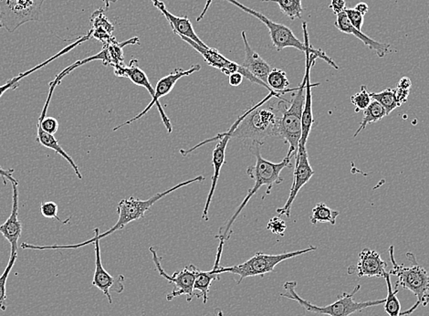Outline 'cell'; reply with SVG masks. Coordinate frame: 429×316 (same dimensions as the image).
<instances>
[{
    "instance_id": "6da1fadb",
    "label": "cell",
    "mask_w": 429,
    "mask_h": 316,
    "mask_svg": "<svg viewBox=\"0 0 429 316\" xmlns=\"http://www.w3.org/2000/svg\"><path fill=\"white\" fill-rule=\"evenodd\" d=\"M280 93L270 92L264 99L247 110L246 116L235 129L232 138L250 140L264 144L270 137H278L280 119L290 102Z\"/></svg>"
},
{
    "instance_id": "7a4b0ae2",
    "label": "cell",
    "mask_w": 429,
    "mask_h": 316,
    "mask_svg": "<svg viewBox=\"0 0 429 316\" xmlns=\"http://www.w3.org/2000/svg\"><path fill=\"white\" fill-rule=\"evenodd\" d=\"M261 146V144L256 142H253L252 146H250V151L252 152L256 158V164L247 167V174L250 179L254 180V186L247 192L246 198H244L243 203L238 206L234 215L229 219L226 227L220 228L219 234L217 235L219 240H223V242H226L231 238L232 225L234 224L236 219H237L238 217L243 212L245 207L249 203L250 198L261 189V186H268L266 195L270 194L274 185H279V184L282 182L280 173H282L284 168L292 167V159L294 156L287 155L285 158L282 162H280V163H273V162L266 160L265 158H262Z\"/></svg>"
},
{
    "instance_id": "3957f363",
    "label": "cell",
    "mask_w": 429,
    "mask_h": 316,
    "mask_svg": "<svg viewBox=\"0 0 429 316\" xmlns=\"http://www.w3.org/2000/svg\"><path fill=\"white\" fill-rule=\"evenodd\" d=\"M394 249V246L389 247L388 252L393 266L389 275L398 278L395 288L407 289L416 297L415 305L410 307L409 310L400 312V316H409L412 315L419 306L427 307L428 305L429 275L427 270L419 266L416 255L412 252L407 254V258L410 261V266L398 264L395 261Z\"/></svg>"
},
{
    "instance_id": "277c9868",
    "label": "cell",
    "mask_w": 429,
    "mask_h": 316,
    "mask_svg": "<svg viewBox=\"0 0 429 316\" xmlns=\"http://www.w3.org/2000/svg\"><path fill=\"white\" fill-rule=\"evenodd\" d=\"M297 282H286L283 284L285 293L280 294V296L288 298L290 300L295 301L307 312L313 314L328 315V316H350L355 312H361L362 310L369 308V307L379 306L383 305L386 299L367 301V302H355L353 296L360 291L361 285H356L352 293H343L337 297V300L332 305L325 307L316 306L310 303L309 301L304 299L296 291Z\"/></svg>"
},
{
    "instance_id": "5b68a950",
    "label": "cell",
    "mask_w": 429,
    "mask_h": 316,
    "mask_svg": "<svg viewBox=\"0 0 429 316\" xmlns=\"http://www.w3.org/2000/svg\"><path fill=\"white\" fill-rule=\"evenodd\" d=\"M232 5H235L236 7L240 8L241 11L246 12V13L252 15V16L257 18L259 20H261L270 32V36L271 41L274 47L276 48L278 51L286 49V48H294L299 50L303 51V53L315 54L318 58L323 60L329 65H331L332 68L339 70V66L336 64L330 57L326 55L325 51L322 50L314 49L312 45L310 44L309 39H308L306 22H304L303 28L304 31L305 41L304 43L301 42L292 32V29L288 27L283 25V24L276 23L274 21L271 20L268 18L264 16L261 12L252 10V8L246 7L241 3L237 1V0H226Z\"/></svg>"
},
{
    "instance_id": "8992f818",
    "label": "cell",
    "mask_w": 429,
    "mask_h": 316,
    "mask_svg": "<svg viewBox=\"0 0 429 316\" xmlns=\"http://www.w3.org/2000/svg\"><path fill=\"white\" fill-rule=\"evenodd\" d=\"M203 180H205L203 176L196 177L195 179L177 184V185L168 189V191L154 195L153 197L148 198L147 200H138V198H135V197L121 200L117 207V213L118 215H119V219H118L116 224L114 225L113 228H111L110 230L105 231V233L102 234L100 233L99 239L102 240V238L107 237L109 235L116 233L118 231L123 230L127 224H131L132 221H138L139 219L144 218L148 210H149L157 201L171 194L172 192L184 188V186H189L190 184L203 181Z\"/></svg>"
},
{
    "instance_id": "52a82bcc",
    "label": "cell",
    "mask_w": 429,
    "mask_h": 316,
    "mask_svg": "<svg viewBox=\"0 0 429 316\" xmlns=\"http://www.w3.org/2000/svg\"><path fill=\"white\" fill-rule=\"evenodd\" d=\"M316 247L310 246L307 249L285 252V254H266L264 252H256L253 257L245 261V263L231 267H219L217 273L219 275H222V273H229L240 276V280L238 281V284H240L247 277L262 276L273 273L275 267L282 261L308 254V252L316 251Z\"/></svg>"
},
{
    "instance_id": "ba28073f",
    "label": "cell",
    "mask_w": 429,
    "mask_h": 316,
    "mask_svg": "<svg viewBox=\"0 0 429 316\" xmlns=\"http://www.w3.org/2000/svg\"><path fill=\"white\" fill-rule=\"evenodd\" d=\"M305 85L306 77L298 87L292 100L290 102L289 107L280 119L279 134L278 137L282 138L284 142L289 144V151L287 155L297 156L299 144L301 137V121L305 102Z\"/></svg>"
},
{
    "instance_id": "9c48e42d",
    "label": "cell",
    "mask_w": 429,
    "mask_h": 316,
    "mask_svg": "<svg viewBox=\"0 0 429 316\" xmlns=\"http://www.w3.org/2000/svg\"><path fill=\"white\" fill-rule=\"evenodd\" d=\"M100 230L98 228H95V237L93 239L87 240V242L79 243L76 245H53V246H36L29 245V243L23 242L20 245L21 249H36V251H44V249H79L81 247H84L90 243H95V272L93 275V285L98 288L100 291H102V294L107 297L108 302L111 305L113 303V299L111 296V289L117 286L118 289L122 293L123 290V277L120 275L117 279L114 278L110 273L107 272L102 266V258H101V249H100V240L99 239Z\"/></svg>"
},
{
    "instance_id": "30bf717a",
    "label": "cell",
    "mask_w": 429,
    "mask_h": 316,
    "mask_svg": "<svg viewBox=\"0 0 429 316\" xmlns=\"http://www.w3.org/2000/svg\"><path fill=\"white\" fill-rule=\"evenodd\" d=\"M45 0H0V29L10 33L24 24L39 21Z\"/></svg>"
},
{
    "instance_id": "8fae6325",
    "label": "cell",
    "mask_w": 429,
    "mask_h": 316,
    "mask_svg": "<svg viewBox=\"0 0 429 316\" xmlns=\"http://www.w3.org/2000/svg\"><path fill=\"white\" fill-rule=\"evenodd\" d=\"M247 113V110L243 114V116L238 117V118L236 120L233 125H231V128H229L228 131L224 132V133L219 134L217 135V137L205 140L203 142L196 144V146H193L192 149L189 150H180L181 155L183 156H187L189 155V153H191L193 151H195V150L199 149V147L203 146L205 144L208 143L214 142V141L219 140V143L217 144L216 147H214L213 151L212 165L214 167V173L212 179H211L210 193L207 195V202L205 204L203 213H202V219H203L205 221H208V210H210V204L212 202L214 191H216L217 184V181H219L220 176V171H222L223 165L225 164L226 146H228L229 141L231 139L232 134H233L235 129L237 128L238 125H240V123L243 121L244 117L246 116Z\"/></svg>"
},
{
    "instance_id": "7c38bea8",
    "label": "cell",
    "mask_w": 429,
    "mask_h": 316,
    "mask_svg": "<svg viewBox=\"0 0 429 316\" xmlns=\"http://www.w3.org/2000/svg\"><path fill=\"white\" fill-rule=\"evenodd\" d=\"M201 70V65L196 64L193 65L191 68L189 69V70H184V69L177 68L175 69L173 71L171 72L170 74L166 75V76L161 78L159 80V82L157 83L156 87L155 89V96L151 101L150 104L147 105L146 109L137 114V116H135L134 118L130 119L129 121L121 123V125L116 126V128H114V131H117L118 129L123 128V126L131 125L132 123L137 121V120L142 118L144 116L149 112L154 105L156 104L157 109H158V112L160 114V116H161V119L163 123L165 126V128L168 129V134H171L172 131H173V126H172V123L170 120H169L168 116H166L164 109L160 104L159 99L161 97H164V96L168 95V93L172 92V90L174 89L176 83L181 79V78L185 76H189L195 72Z\"/></svg>"
},
{
    "instance_id": "4fadbf2b",
    "label": "cell",
    "mask_w": 429,
    "mask_h": 316,
    "mask_svg": "<svg viewBox=\"0 0 429 316\" xmlns=\"http://www.w3.org/2000/svg\"><path fill=\"white\" fill-rule=\"evenodd\" d=\"M149 251L152 254L153 261L156 269L159 275L168 280L170 284H174L175 287L170 294L166 296L168 302L174 300L176 297L186 296L187 303L191 302L193 298L196 296L194 293V285L196 281V270L198 269L195 266H189L184 268L181 272L175 273L173 275H168L165 273L161 264V258L157 255V252L154 247H150Z\"/></svg>"
},
{
    "instance_id": "5bb4252c",
    "label": "cell",
    "mask_w": 429,
    "mask_h": 316,
    "mask_svg": "<svg viewBox=\"0 0 429 316\" xmlns=\"http://www.w3.org/2000/svg\"><path fill=\"white\" fill-rule=\"evenodd\" d=\"M184 41H186L187 44H189L190 46L198 51V53H200L202 57H203L205 62L207 63L208 65L211 66L214 69H217L220 71L223 72V74L228 75L235 74V72H240V74L243 75L244 78H246L247 81H250V83L259 84V85L264 86V88L268 90L270 92H276L270 88V86H268L267 84L262 83L261 80L257 79L256 77H254L252 74L246 69L243 67V65L238 64L237 62H232L231 60L226 59L225 56H223L222 53H219V50L214 49V48L210 47H203L200 46V45L196 43L194 41L190 40V39L185 37L183 35H178Z\"/></svg>"
},
{
    "instance_id": "9a60e30c",
    "label": "cell",
    "mask_w": 429,
    "mask_h": 316,
    "mask_svg": "<svg viewBox=\"0 0 429 316\" xmlns=\"http://www.w3.org/2000/svg\"><path fill=\"white\" fill-rule=\"evenodd\" d=\"M295 160L293 183L288 200H287V202L282 207H280V209L276 210L278 214L280 216L285 215L288 218L291 217L292 204L294 202L299 191L310 181V179H312L314 174L312 165H311L309 162L307 149L298 151L297 156H295Z\"/></svg>"
},
{
    "instance_id": "2e32d148",
    "label": "cell",
    "mask_w": 429,
    "mask_h": 316,
    "mask_svg": "<svg viewBox=\"0 0 429 316\" xmlns=\"http://www.w3.org/2000/svg\"><path fill=\"white\" fill-rule=\"evenodd\" d=\"M316 59L318 57L315 54L307 53H306V70H305L304 76L306 77V85H305V102L303 112V121H301V137L300 144H299L298 151L301 150L306 149V144L308 138L312 130L313 125L314 123L313 114V87L320 85V83L312 84L311 83V70L315 63Z\"/></svg>"
},
{
    "instance_id": "e0dca14e",
    "label": "cell",
    "mask_w": 429,
    "mask_h": 316,
    "mask_svg": "<svg viewBox=\"0 0 429 316\" xmlns=\"http://www.w3.org/2000/svg\"><path fill=\"white\" fill-rule=\"evenodd\" d=\"M388 263L382 260L377 252L372 251L370 249H364L359 254V261L355 267H349L348 273H358V277H377L383 278L386 276Z\"/></svg>"
},
{
    "instance_id": "ac0fdd59",
    "label": "cell",
    "mask_w": 429,
    "mask_h": 316,
    "mask_svg": "<svg viewBox=\"0 0 429 316\" xmlns=\"http://www.w3.org/2000/svg\"><path fill=\"white\" fill-rule=\"evenodd\" d=\"M12 184V209L11 216L0 226V233L11 243V254H18V242L22 233V224L19 219V191L17 184Z\"/></svg>"
},
{
    "instance_id": "d6986e66",
    "label": "cell",
    "mask_w": 429,
    "mask_h": 316,
    "mask_svg": "<svg viewBox=\"0 0 429 316\" xmlns=\"http://www.w3.org/2000/svg\"><path fill=\"white\" fill-rule=\"evenodd\" d=\"M335 28L343 33L346 34L353 35L355 37L359 39L365 46L369 48L370 50H374L376 55L379 58H383L386 54L391 53V45L388 43H381V42L374 41L373 39L368 37L362 31H358L355 27L350 23L346 12H343L336 16V20L334 22Z\"/></svg>"
},
{
    "instance_id": "ffe728a7",
    "label": "cell",
    "mask_w": 429,
    "mask_h": 316,
    "mask_svg": "<svg viewBox=\"0 0 429 316\" xmlns=\"http://www.w3.org/2000/svg\"><path fill=\"white\" fill-rule=\"evenodd\" d=\"M243 40L244 42L245 60L243 63V67L249 71L250 74L256 77L257 79L261 80L262 83L267 84L268 74L273 68L259 53H257L250 46L249 41H247L246 32H241Z\"/></svg>"
},
{
    "instance_id": "44dd1931",
    "label": "cell",
    "mask_w": 429,
    "mask_h": 316,
    "mask_svg": "<svg viewBox=\"0 0 429 316\" xmlns=\"http://www.w3.org/2000/svg\"><path fill=\"white\" fill-rule=\"evenodd\" d=\"M151 1H152L154 6H155L156 8H158L159 11L164 15L166 20L170 24L172 31H173L175 34L185 36V37L194 41L196 43L200 45V46L207 47V45H205L204 42L198 37V35H196L189 17L175 16L171 12H169L168 8H165L164 3L160 1V0H151Z\"/></svg>"
},
{
    "instance_id": "7402d4cb",
    "label": "cell",
    "mask_w": 429,
    "mask_h": 316,
    "mask_svg": "<svg viewBox=\"0 0 429 316\" xmlns=\"http://www.w3.org/2000/svg\"><path fill=\"white\" fill-rule=\"evenodd\" d=\"M90 38H92V32H89L88 33H87V34L81 36V37H79L78 39H76L74 42H72V44H69L68 45V46H66L64 49L60 50V53L55 54V55L51 57V58L48 59L47 61L41 63V64L35 66L34 68L30 69V70L29 71H27L25 72H21V74L18 75L17 77L12 78V79L8 81L7 83H5L4 85L0 86V98L2 97L3 95H4L5 92L10 91V90H15L18 88V87H19L20 85V81L22 80L23 78L29 76V75L33 74V72L38 71L39 70V69L44 67V66L49 64V63L53 62L54 60L58 59L60 56L64 55V54L68 53L69 51H71L74 50V48L79 46V45H81V43H83V42L90 40Z\"/></svg>"
},
{
    "instance_id": "603a6c76",
    "label": "cell",
    "mask_w": 429,
    "mask_h": 316,
    "mask_svg": "<svg viewBox=\"0 0 429 316\" xmlns=\"http://www.w3.org/2000/svg\"><path fill=\"white\" fill-rule=\"evenodd\" d=\"M114 68V74L117 77H127L132 83L137 84L138 86L144 87L150 93V95L155 96V89L153 88L152 84L148 80L147 75L142 69L139 68L137 60H132L128 66L123 64L113 65Z\"/></svg>"
},
{
    "instance_id": "cb8c5ba5",
    "label": "cell",
    "mask_w": 429,
    "mask_h": 316,
    "mask_svg": "<svg viewBox=\"0 0 429 316\" xmlns=\"http://www.w3.org/2000/svg\"><path fill=\"white\" fill-rule=\"evenodd\" d=\"M37 141L42 146L53 150L56 153H59L60 156H62V158L71 165V167L74 168L78 179H83V176H81L80 170H79L78 165L75 163L74 158H72L71 156H69L68 153L60 146L58 140L54 137L53 135L46 133V132L42 130V128L39 125H37Z\"/></svg>"
},
{
    "instance_id": "d4e9b609",
    "label": "cell",
    "mask_w": 429,
    "mask_h": 316,
    "mask_svg": "<svg viewBox=\"0 0 429 316\" xmlns=\"http://www.w3.org/2000/svg\"><path fill=\"white\" fill-rule=\"evenodd\" d=\"M216 269L207 270V272H202L196 269V281L194 285V291H198L200 297L203 298V303L205 305L208 299V293L211 284L214 281H219L220 275H217Z\"/></svg>"
},
{
    "instance_id": "484cf974",
    "label": "cell",
    "mask_w": 429,
    "mask_h": 316,
    "mask_svg": "<svg viewBox=\"0 0 429 316\" xmlns=\"http://www.w3.org/2000/svg\"><path fill=\"white\" fill-rule=\"evenodd\" d=\"M388 116L386 112L385 108L379 104V102L372 101L369 107L367 109L364 110V117H362L360 125L358 130H356L353 137H358L364 129L367 128L368 125L372 123L379 122L383 117Z\"/></svg>"
},
{
    "instance_id": "4316f807",
    "label": "cell",
    "mask_w": 429,
    "mask_h": 316,
    "mask_svg": "<svg viewBox=\"0 0 429 316\" xmlns=\"http://www.w3.org/2000/svg\"><path fill=\"white\" fill-rule=\"evenodd\" d=\"M268 85L271 90L279 92L280 95H285L287 92H296L297 88L288 89L290 82L287 78L286 72L280 69H273L268 74L267 79Z\"/></svg>"
},
{
    "instance_id": "83f0119b",
    "label": "cell",
    "mask_w": 429,
    "mask_h": 316,
    "mask_svg": "<svg viewBox=\"0 0 429 316\" xmlns=\"http://www.w3.org/2000/svg\"><path fill=\"white\" fill-rule=\"evenodd\" d=\"M339 215L340 212L337 210L332 209L325 203H319L313 207V215L311 217L310 221L313 224H330L331 225H335Z\"/></svg>"
},
{
    "instance_id": "f1b7e54d",
    "label": "cell",
    "mask_w": 429,
    "mask_h": 316,
    "mask_svg": "<svg viewBox=\"0 0 429 316\" xmlns=\"http://www.w3.org/2000/svg\"><path fill=\"white\" fill-rule=\"evenodd\" d=\"M391 275L389 273H386V276L383 277L388 285V296L386 298V302L383 303L385 305V311L389 316H400L401 312V305L400 300L397 298V294L400 293V289L395 288V291H393L392 282L390 280Z\"/></svg>"
},
{
    "instance_id": "f546056e",
    "label": "cell",
    "mask_w": 429,
    "mask_h": 316,
    "mask_svg": "<svg viewBox=\"0 0 429 316\" xmlns=\"http://www.w3.org/2000/svg\"><path fill=\"white\" fill-rule=\"evenodd\" d=\"M262 2H275L290 20H301L303 17L304 8L301 0H261Z\"/></svg>"
},
{
    "instance_id": "4dcf8cb0",
    "label": "cell",
    "mask_w": 429,
    "mask_h": 316,
    "mask_svg": "<svg viewBox=\"0 0 429 316\" xmlns=\"http://www.w3.org/2000/svg\"><path fill=\"white\" fill-rule=\"evenodd\" d=\"M372 100L379 102L386 109V114H390L397 107H400L395 98V89H386L380 92H370Z\"/></svg>"
},
{
    "instance_id": "1f68e13d",
    "label": "cell",
    "mask_w": 429,
    "mask_h": 316,
    "mask_svg": "<svg viewBox=\"0 0 429 316\" xmlns=\"http://www.w3.org/2000/svg\"><path fill=\"white\" fill-rule=\"evenodd\" d=\"M17 259L18 254H11L10 261H8V266L6 267L4 273L0 275V309H1L2 311H6V309H7V303H6V300H7L6 284H7L8 275H10L15 263H16Z\"/></svg>"
},
{
    "instance_id": "d6a6232c",
    "label": "cell",
    "mask_w": 429,
    "mask_h": 316,
    "mask_svg": "<svg viewBox=\"0 0 429 316\" xmlns=\"http://www.w3.org/2000/svg\"><path fill=\"white\" fill-rule=\"evenodd\" d=\"M351 102L353 107H355V112H360L367 109L372 102V97L370 92L367 91V87L362 85L361 87V91L355 93L351 97Z\"/></svg>"
},
{
    "instance_id": "836d02e7",
    "label": "cell",
    "mask_w": 429,
    "mask_h": 316,
    "mask_svg": "<svg viewBox=\"0 0 429 316\" xmlns=\"http://www.w3.org/2000/svg\"><path fill=\"white\" fill-rule=\"evenodd\" d=\"M59 207L53 201H47L42 202L41 205V212L44 218L55 219L57 221H60L58 217Z\"/></svg>"
},
{
    "instance_id": "e575fe53",
    "label": "cell",
    "mask_w": 429,
    "mask_h": 316,
    "mask_svg": "<svg viewBox=\"0 0 429 316\" xmlns=\"http://www.w3.org/2000/svg\"><path fill=\"white\" fill-rule=\"evenodd\" d=\"M287 228L286 222L280 217H273L270 219L267 225V230L271 233L284 236Z\"/></svg>"
},
{
    "instance_id": "d590c367",
    "label": "cell",
    "mask_w": 429,
    "mask_h": 316,
    "mask_svg": "<svg viewBox=\"0 0 429 316\" xmlns=\"http://www.w3.org/2000/svg\"><path fill=\"white\" fill-rule=\"evenodd\" d=\"M38 125L41 126L42 130L48 134L53 135L58 132L59 122L54 117H45L43 120L39 119Z\"/></svg>"
},
{
    "instance_id": "8d00e7d4",
    "label": "cell",
    "mask_w": 429,
    "mask_h": 316,
    "mask_svg": "<svg viewBox=\"0 0 429 316\" xmlns=\"http://www.w3.org/2000/svg\"><path fill=\"white\" fill-rule=\"evenodd\" d=\"M344 12H346L347 19H348L350 23H351L355 29H358V31H362V27L364 25L365 20L364 15L359 13L355 8H346Z\"/></svg>"
},
{
    "instance_id": "74e56055",
    "label": "cell",
    "mask_w": 429,
    "mask_h": 316,
    "mask_svg": "<svg viewBox=\"0 0 429 316\" xmlns=\"http://www.w3.org/2000/svg\"><path fill=\"white\" fill-rule=\"evenodd\" d=\"M330 8L336 16L343 13L347 8L346 0H331Z\"/></svg>"
},
{
    "instance_id": "f35d334b",
    "label": "cell",
    "mask_w": 429,
    "mask_h": 316,
    "mask_svg": "<svg viewBox=\"0 0 429 316\" xmlns=\"http://www.w3.org/2000/svg\"><path fill=\"white\" fill-rule=\"evenodd\" d=\"M13 173L14 170H4V168L0 167V177H1L2 181L5 184V185L7 184V180H6V179L10 180L11 183H15L17 184V185H19V181H18V180L13 177Z\"/></svg>"
},
{
    "instance_id": "ab89813d",
    "label": "cell",
    "mask_w": 429,
    "mask_h": 316,
    "mask_svg": "<svg viewBox=\"0 0 429 316\" xmlns=\"http://www.w3.org/2000/svg\"><path fill=\"white\" fill-rule=\"evenodd\" d=\"M409 92L410 90L397 88V87L395 89V98H397V101L398 102V104H400V107L402 104H404V102L407 101V98H409Z\"/></svg>"
},
{
    "instance_id": "60d3db41",
    "label": "cell",
    "mask_w": 429,
    "mask_h": 316,
    "mask_svg": "<svg viewBox=\"0 0 429 316\" xmlns=\"http://www.w3.org/2000/svg\"><path fill=\"white\" fill-rule=\"evenodd\" d=\"M243 75L240 74V72H235V74H232L229 76V85L232 87H238L240 86L241 83L243 82Z\"/></svg>"
},
{
    "instance_id": "b9f144b4",
    "label": "cell",
    "mask_w": 429,
    "mask_h": 316,
    "mask_svg": "<svg viewBox=\"0 0 429 316\" xmlns=\"http://www.w3.org/2000/svg\"><path fill=\"white\" fill-rule=\"evenodd\" d=\"M411 86H412V83H411V80L409 77H403L397 83V88L404 89V90H410Z\"/></svg>"
},
{
    "instance_id": "7bdbcfd3",
    "label": "cell",
    "mask_w": 429,
    "mask_h": 316,
    "mask_svg": "<svg viewBox=\"0 0 429 316\" xmlns=\"http://www.w3.org/2000/svg\"><path fill=\"white\" fill-rule=\"evenodd\" d=\"M355 10L358 11L359 13H361L362 15H364L365 16V15L367 14L368 11H369V7H368V5L367 4V3L360 2V3H358V4L355 6Z\"/></svg>"
},
{
    "instance_id": "ee69618b",
    "label": "cell",
    "mask_w": 429,
    "mask_h": 316,
    "mask_svg": "<svg viewBox=\"0 0 429 316\" xmlns=\"http://www.w3.org/2000/svg\"><path fill=\"white\" fill-rule=\"evenodd\" d=\"M212 1L213 0H207V3H205L203 11L201 12V14L199 15L198 19H196V21H198V22H199V21H200L201 20H203V18L205 17V13H207L208 8H210V5L212 4Z\"/></svg>"
},
{
    "instance_id": "f6af8a7d",
    "label": "cell",
    "mask_w": 429,
    "mask_h": 316,
    "mask_svg": "<svg viewBox=\"0 0 429 316\" xmlns=\"http://www.w3.org/2000/svg\"><path fill=\"white\" fill-rule=\"evenodd\" d=\"M105 3V8H109L110 7L111 3L116 2L117 0H104Z\"/></svg>"
},
{
    "instance_id": "bcb514c9",
    "label": "cell",
    "mask_w": 429,
    "mask_h": 316,
    "mask_svg": "<svg viewBox=\"0 0 429 316\" xmlns=\"http://www.w3.org/2000/svg\"><path fill=\"white\" fill-rule=\"evenodd\" d=\"M428 20H429V15H428Z\"/></svg>"
}]
</instances>
